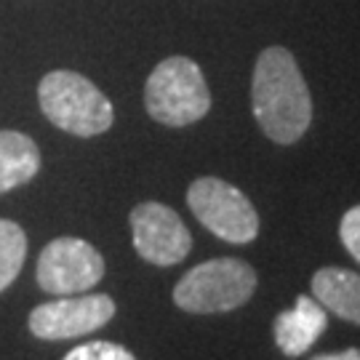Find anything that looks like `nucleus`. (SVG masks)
Masks as SVG:
<instances>
[{
	"mask_svg": "<svg viewBox=\"0 0 360 360\" xmlns=\"http://www.w3.org/2000/svg\"><path fill=\"white\" fill-rule=\"evenodd\" d=\"M257 270L243 259H208L174 285L176 307L193 315H214L243 307L257 291Z\"/></svg>",
	"mask_w": 360,
	"mask_h": 360,
	"instance_id": "4",
	"label": "nucleus"
},
{
	"mask_svg": "<svg viewBox=\"0 0 360 360\" xmlns=\"http://www.w3.org/2000/svg\"><path fill=\"white\" fill-rule=\"evenodd\" d=\"M27 259V235L25 230L11 221L0 219V291H6L22 272Z\"/></svg>",
	"mask_w": 360,
	"mask_h": 360,
	"instance_id": "12",
	"label": "nucleus"
},
{
	"mask_svg": "<svg viewBox=\"0 0 360 360\" xmlns=\"http://www.w3.org/2000/svg\"><path fill=\"white\" fill-rule=\"evenodd\" d=\"M35 278L51 296L86 294L104 278V259L83 238H53L40 251Z\"/></svg>",
	"mask_w": 360,
	"mask_h": 360,
	"instance_id": "6",
	"label": "nucleus"
},
{
	"mask_svg": "<svg viewBox=\"0 0 360 360\" xmlns=\"http://www.w3.org/2000/svg\"><path fill=\"white\" fill-rule=\"evenodd\" d=\"M144 107L153 120L181 129L211 110V91L203 70L187 56H168L155 67L144 86Z\"/></svg>",
	"mask_w": 360,
	"mask_h": 360,
	"instance_id": "3",
	"label": "nucleus"
},
{
	"mask_svg": "<svg viewBox=\"0 0 360 360\" xmlns=\"http://www.w3.org/2000/svg\"><path fill=\"white\" fill-rule=\"evenodd\" d=\"M131 235L136 254L158 267H171L193 251V235L181 217L166 203L147 200L131 211Z\"/></svg>",
	"mask_w": 360,
	"mask_h": 360,
	"instance_id": "8",
	"label": "nucleus"
},
{
	"mask_svg": "<svg viewBox=\"0 0 360 360\" xmlns=\"http://www.w3.org/2000/svg\"><path fill=\"white\" fill-rule=\"evenodd\" d=\"M339 238L347 248L352 259L360 262V206H352L342 217V224H339Z\"/></svg>",
	"mask_w": 360,
	"mask_h": 360,
	"instance_id": "14",
	"label": "nucleus"
},
{
	"mask_svg": "<svg viewBox=\"0 0 360 360\" xmlns=\"http://www.w3.org/2000/svg\"><path fill=\"white\" fill-rule=\"evenodd\" d=\"M312 360H360V349L347 347L342 349V352H334V355H315Z\"/></svg>",
	"mask_w": 360,
	"mask_h": 360,
	"instance_id": "15",
	"label": "nucleus"
},
{
	"mask_svg": "<svg viewBox=\"0 0 360 360\" xmlns=\"http://www.w3.org/2000/svg\"><path fill=\"white\" fill-rule=\"evenodd\" d=\"M187 206L208 232L227 243L245 245L259 235V214L254 203L235 184L219 176L195 179L187 190Z\"/></svg>",
	"mask_w": 360,
	"mask_h": 360,
	"instance_id": "5",
	"label": "nucleus"
},
{
	"mask_svg": "<svg viewBox=\"0 0 360 360\" xmlns=\"http://www.w3.org/2000/svg\"><path fill=\"white\" fill-rule=\"evenodd\" d=\"M312 296L342 321L360 326V275L345 267H323L312 275Z\"/></svg>",
	"mask_w": 360,
	"mask_h": 360,
	"instance_id": "10",
	"label": "nucleus"
},
{
	"mask_svg": "<svg viewBox=\"0 0 360 360\" xmlns=\"http://www.w3.org/2000/svg\"><path fill=\"white\" fill-rule=\"evenodd\" d=\"M40 171V150L22 131H0V193L35 179Z\"/></svg>",
	"mask_w": 360,
	"mask_h": 360,
	"instance_id": "11",
	"label": "nucleus"
},
{
	"mask_svg": "<svg viewBox=\"0 0 360 360\" xmlns=\"http://www.w3.org/2000/svg\"><path fill=\"white\" fill-rule=\"evenodd\" d=\"M62 360H136L134 352L115 342H86L80 347L70 349Z\"/></svg>",
	"mask_w": 360,
	"mask_h": 360,
	"instance_id": "13",
	"label": "nucleus"
},
{
	"mask_svg": "<svg viewBox=\"0 0 360 360\" xmlns=\"http://www.w3.org/2000/svg\"><path fill=\"white\" fill-rule=\"evenodd\" d=\"M38 102L43 115L56 129L72 136H99L112 129V102L86 75L72 70H53L38 83Z\"/></svg>",
	"mask_w": 360,
	"mask_h": 360,
	"instance_id": "2",
	"label": "nucleus"
},
{
	"mask_svg": "<svg viewBox=\"0 0 360 360\" xmlns=\"http://www.w3.org/2000/svg\"><path fill=\"white\" fill-rule=\"evenodd\" d=\"M326 326L328 321H326V307L321 302L309 299V296H299L294 307L275 318L272 334H275V345L281 347L283 355L299 358L321 339Z\"/></svg>",
	"mask_w": 360,
	"mask_h": 360,
	"instance_id": "9",
	"label": "nucleus"
},
{
	"mask_svg": "<svg viewBox=\"0 0 360 360\" xmlns=\"http://www.w3.org/2000/svg\"><path fill=\"white\" fill-rule=\"evenodd\" d=\"M251 107L259 129L275 144H294L312 123V99L294 53L270 46L259 53L251 80Z\"/></svg>",
	"mask_w": 360,
	"mask_h": 360,
	"instance_id": "1",
	"label": "nucleus"
},
{
	"mask_svg": "<svg viewBox=\"0 0 360 360\" xmlns=\"http://www.w3.org/2000/svg\"><path fill=\"white\" fill-rule=\"evenodd\" d=\"M115 318V302L107 294H72L38 304L30 312V331L46 342L77 339Z\"/></svg>",
	"mask_w": 360,
	"mask_h": 360,
	"instance_id": "7",
	"label": "nucleus"
}]
</instances>
